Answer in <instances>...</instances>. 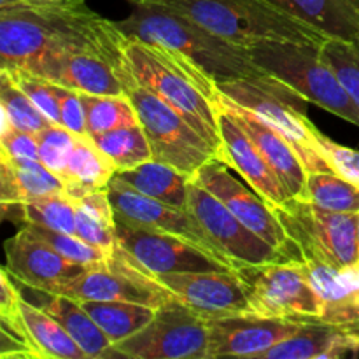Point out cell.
Returning <instances> with one entry per match:
<instances>
[{"label": "cell", "mask_w": 359, "mask_h": 359, "mask_svg": "<svg viewBox=\"0 0 359 359\" xmlns=\"http://www.w3.org/2000/svg\"><path fill=\"white\" fill-rule=\"evenodd\" d=\"M126 41L128 35L116 21L86 4L37 7L21 2L0 7V69L23 67L51 53H91L128 74Z\"/></svg>", "instance_id": "cell-1"}, {"label": "cell", "mask_w": 359, "mask_h": 359, "mask_svg": "<svg viewBox=\"0 0 359 359\" xmlns=\"http://www.w3.org/2000/svg\"><path fill=\"white\" fill-rule=\"evenodd\" d=\"M130 16L116 21L128 37L158 42L165 48L181 53L216 84L245 81L262 88L266 93L290 102L302 111L307 105L309 100H305L300 93L259 67L244 46L226 41L196 25L195 21L163 7L144 2H130Z\"/></svg>", "instance_id": "cell-2"}, {"label": "cell", "mask_w": 359, "mask_h": 359, "mask_svg": "<svg viewBox=\"0 0 359 359\" xmlns=\"http://www.w3.org/2000/svg\"><path fill=\"white\" fill-rule=\"evenodd\" d=\"M126 60L132 76L156 97L174 107L207 142L212 144L224 161L219 133L217 84L181 53L158 42L128 37Z\"/></svg>", "instance_id": "cell-3"}, {"label": "cell", "mask_w": 359, "mask_h": 359, "mask_svg": "<svg viewBox=\"0 0 359 359\" xmlns=\"http://www.w3.org/2000/svg\"><path fill=\"white\" fill-rule=\"evenodd\" d=\"M163 7L226 41L249 48L259 41L323 46L328 37L270 0H126Z\"/></svg>", "instance_id": "cell-4"}, {"label": "cell", "mask_w": 359, "mask_h": 359, "mask_svg": "<svg viewBox=\"0 0 359 359\" xmlns=\"http://www.w3.org/2000/svg\"><path fill=\"white\" fill-rule=\"evenodd\" d=\"M248 49L259 67L300 93L305 100L359 126V107L323 58L321 46L293 41H259Z\"/></svg>", "instance_id": "cell-5"}, {"label": "cell", "mask_w": 359, "mask_h": 359, "mask_svg": "<svg viewBox=\"0 0 359 359\" xmlns=\"http://www.w3.org/2000/svg\"><path fill=\"white\" fill-rule=\"evenodd\" d=\"M272 212L304 259L339 269L359 263L358 214L335 212L297 196L272 207Z\"/></svg>", "instance_id": "cell-6"}, {"label": "cell", "mask_w": 359, "mask_h": 359, "mask_svg": "<svg viewBox=\"0 0 359 359\" xmlns=\"http://www.w3.org/2000/svg\"><path fill=\"white\" fill-rule=\"evenodd\" d=\"M123 84L146 132L154 160L172 165L189 177L212 158L221 160L219 151L212 144L207 142L174 107L137 83L132 72L123 77Z\"/></svg>", "instance_id": "cell-7"}, {"label": "cell", "mask_w": 359, "mask_h": 359, "mask_svg": "<svg viewBox=\"0 0 359 359\" xmlns=\"http://www.w3.org/2000/svg\"><path fill=\"white\" fill-rule=\"evenodd\" d=\"M235 272L255 314L297 323L319 321L321 304L304 258L242 265Z\"/></svg>", "instance_id": "cell-8"}, {"label": "cell", "mask_w": 359, "mask_h": 359, "mask_svg": "<svg viewBox=\"0 0 359 359\" xmlns=\"http://www.w3.org/2000/svg\"><path fill=\"white\" fill-rule=\"evenodd\" d=\"M60 294L79 302H133L156 309L177 300L170 290L140 266L121 245L104 262L84 266L79 276L63 284Z\"/></svg>", "instance_id": "cell-9"}, {"label": "cell", "mask_w": 359, "mask_h": 359, "mask_svg": "<svg viewBox=\"0 0 359 359\" xmlns=\"http://www.w3.org/2000/svg\"><path fill=\"white\" fill-rule=\"evenodd\" d=\"M207 319L174 300L156 311L147 326L112 346V358L128 359H207Z\"/></svg>", "instance_id": "cell-10"}, {"label": "cell", "mask_w": 359, "mask_h": 359, "mask_svg": "<svg viewBox=\"0 0 359 359\" xmlns=\"http://www.w3.org/2000/svg\"><path fill=\"white\" fill-rule=\"evenodd\" d=\"M188 210L233 269L287 259L279 249L245 226L217 196L195 181H189Z\"/></svg>", "instance_id": "cell-11"}, {"label": "cell", "mask_w": 359, "mask_h": 359, "mask_svg": "<svg viewBox=\"0 0 359 359\" xmlns=\"http://www.w3.org/2000/svg\"><path fill=\"white\" fill-rule=\"evenodd\" d=\"M217 90L230 100L248 107L263 121L273 126L280 135L286 137L291 146L297 149L309 174H318V172L333 174L332 167L323 156L318 137L319 130L312 125L302 109L245 81L217 83Z\"/></svg>", "instance_id": "cell-12"}, {"label": "cell", "mask_w": 359, "mask_h": 359, "mask_svg": "<svg viewBox=\"0 0 359 359\" xmlns=\"http://www.w3.org/2000/svg\"><path fill=\"white\" fill-rule=\"evenodd\" d=\"M118 244L153 276L233 270L188 238L151 230L116 217Z\"/></svg>", "instance_id": "cell-13"}, {"label": "cell", "mask_w": 359, "mask_h": 359, "mask_svg": "<svg viewBox=\"0 0 359 359\" xmlns=\"http://www.w3.org/2000/svg\"><path fill=\"white\" fill-rule=\"evenodd\" d=\"M191 181L198 182L207 191L217 196L245 226L279 249L287 259L302 258L298 248L287 237L269 203L255 189L245 188L237 177H233L224 161L212 158L193 174Z\"/></svg>", "instance_id": "cell-14"}, {"label": "cell", "mask_w": 359, "mask_h": 359, "mask_svg": "<svg viewBox=\"0 0 359 359\" xmlns=\"http://www.w3.org/2000/svg\"><path fill=\"white\" fill-rule=\"evenodd\" d=\"M107 189L112 207H114L116 217L128 221V223L139 224V226L151 228V230L165 231V233L188 238L189 242L200 245L203 251H207L214 258L223 262L224 265L233 269L228 263V259L217 251L207 231L203 230L202 224L198 223V219L189 210L177 209V207H172L156 198H151V196L144 195V193L137 191L135 188L123 182L116 175L111 179Z\"/></svg>", "instance_id": "cell-15"}, {"label": "cell", "mask_w": 359, "mask_h": 359, "mask_svg": "<svg viewBox=\"0 0 359 359\" xmlns=\"http://www.w3.org/2000/svg\"><path fill=\"white\" fill-rule=\"evenodd\" d=\"M209 347L207 359H258L263 351L298 332L302 323L265 318L255 312H237L207 319Z\"/></svg>", "instance_id": "cell-16"}, {"label": "cell", "mask_w": 359, "mask_h": 359, "mask_svg": "<svg viewBox=\"0 0 359 359\" xmlns=\"http://www.w3.org/2000/svg\"><path fill=\"white\" fill-rule=\"evenodd\" d=\"M186 307L203 319L251 312L242 280L235 270L216 272H177L154 276Z\"/></svg>", "instance_id": "cell-17"}, {"label": "cell", "mask_w": 359, "mask_h": 359, "mask_svg": "<svg viewBox=\"0 0 359 359\" xmlns=\"http://www.w3.org/2000/svg\"><path fill=\"white\" fill-rule=\"evenodd\" d=\"M6 269L14 279L27 286L60 293L63 284L83 272L84 265H76L63 258L25 224L6 242Z\"/></svg>", "instance_id": "cell-18"}, {"label": "cell", "mask_w": 359, "mask_h": 359, "mask_svg": "<svg viewBox=\"0 0 359 359\" xmlns=\"http://www.w3.org/2000/svg\"><path fill=\"white\" fill-rule=\"evenodd\" d=\"M21 69L79 93L126 95L123 84L126 74L91 53H51L30 60Z\"/></svg>", "instance_id": "cell-19"}, {"label": "cell", "mask_w": 359, "mask_h": 359, "mask_svg": "<svg viewBox=\"0 0 359 359\" xmlns=\"http://www.w3.org/2000/svg\"><path fill=\"white\" fill-rule=\"evenodd\" d=\"M216 105L226 111L248 133L249 139L255 142L262 156L266 160V163L280 179L287 195L297 196V198H307L309 172L290 140L280 135L269 123L263 121L259 116L249 111L248 107L230 100L224 95L219 93Z\"/></svg>", "instance_id": "cell-20"}, {"label": "cell", "mask_w": 359, "mask_h": 359, "mask_svg": "<svg viewBox=\"0 0 359 359\" xmlns=\"http://www.w3.org/2000/svg\"><path fill=\"white\" fill-rule=\"evenodd\" d=\"M217 111H219V133L224 147V163L235 168L248 181V184L269 203L270 209L286 202L290 195L255 142L226 111L219 107Z\"/></svg>", "instance_id": "cell-21"}, {"label": "cell", "mask_w": 359, "mask_h": 359, "mask_svg": "<svg viewBox=\"0 0 359 359\" xmlns=\"http://www.w3.org/2000/svg\"><path fill=\"white\" fill-rule=\"evenodd\" d=\"M359 354V326L302 323L297 333L263 351L258 359H340Z\"/></svg>", "instance_id": "cell-22"}, {"label": "cell", "mask_w": 359, "mask_h": 359, "mask_svg": "<svg viewBox=\"0 0 359 359\" xmlns=\"http://www.w3.org/2000/svg\"><path fill=\"white\" fill-rule=\"evenodd\" d=\"M304 262L321 304L319 321L359 326V263L339 269L309 259Z\"/></svg>", "instance_id": "cell-23"}, {"label": "cell", "mask_w": 359, "mask_h": 359, "mask_svg": "<svg viewBox=\"0 0 359 359\" xmlns=\"http://www.w3.org/2000/svg\"><path fill=\"white\" fill-rule=\"evenodd\" d=\"M14 280L28 293V297H25L20 291L21 297L30 302V304L41 307L49 316H53L70 333V337L79 344V347L88 354V358L111 359L112 342L98 328L97 323L90 318V314L84 311L83 304L79 300L67 297V294L35 290V287L20 283L18 279Z\"/></svg>", "instance_id": "cell-24"}, {"label": "cell", "mask_w": 359, "mask_h": 359, "mask_svg": "<svg viewBox=\"0 0 359 359\" xmlns=\"http://www.w3.org/2000/svg\"><path fill=\"white\" fill-rule=\"evenodd\" d=\"M328 39L359 42V0H270Z\"/></svg>", "instance_id": "cell-25"}, {"label": "cell", "mask_w": 359, "mask_h": 359, "mask_svg": "<svg viewBox=\"0 0 359 359\" xmlns=\"http://www.w3.org/2000/svg\"><path fill=\"white\" fill-rule=\"evenodd\" d=\"M118 174L116 165L105 156L90 135H77L70 160L62 175L65 193L79 200L90 193L105 189Z\"/></svg>", "instance_id": "cell-26"}, {"label": "cell", "mask_w": 359, "mask_h": 359, "mask_svg": "<svg viewBox=\"0 0 359 359\" xmlns=\"http://www.w3.org/2000/svg\"><path fill=\"white\" fill-rule=\"evenodd\" d=\"M65 191L63 181L37 160L0 154V203H18Z\"/></svg>", "instance_id": "cell-27"}, {"label": "cell", "mask_w": 359, "mask_h": 359, "mask_svg": "<svg viewBox=\"0 0 359 359\" xmlns=\"http://www.w3.org/2000/svg\"><path fill=\"white\" fill-rule=\"evenodd\" d=\"M116 177L135 188L137 191L151 196V198H156L160 202L168 203V205L177 207V209L188 210L191 177L172 167V165L161 163L158 160H149L135 168L118 172Z\"/></svg>", "instance_id": "cell-28"}, {"label": "cell", "mask_w": 359, "mask_h": 359, "mask_svg": "<svg viewBox=\"0 0 359 359\" xmlns=\"http://www.w3.org/2000/svg\"><path fill=\"white\" fill-rule=\"evenodd\" d=\"M84 311L97 323L98 328L114 344L123 342L135 335L137 332L149 325L156 316V307L133 302H104L88 300L81 302Z\"/></svg>", "instance_id": "cell-29"}, {"label": "cell", "mask_w": 359, "mask_h": 359, "mask_svg": "<svg viewBox=\"0 0 359 359\" xmlns=\"http://www.w3.org/2000/svg\"><path fill=\"white\" fill-rule=\"evenodd\" d=\"M74 235L107 252H112L118 248L116 212L107 188L76 200V233Z\"/></svg>", "instance_id": "cell-30"}, {"label": "cell", "mask_w": 359, "mask_h": 359, "mask_svg": "<svg viewBox=\"0 0 359 359\" xmlns=\"http://www.w3.org/2000/svg\"><path fill=\"white\" fill-rule=\"evenodd\" d=\"M21 314L42 359H90L53 316L21 297Z\"/></svg>", "instance_id": "cell-31"}, {"label": "cell", "mask_w": 359, "mask_h": 359, "mask_svg": "<svg viewBox=\"0 0 359 359\" xmlns=\"http://www.w3.org/2000/svg\"><path fill=\"white\" fill-rule=\"evenodd\" d=\"M91 139L98 149L116 165L118 172L130 170L146 161L154 160L151 144L140 123L93 135Z\"/></svg>", "instance_id": "cell-32"}, {"label": "cell", "mask_w": 359, "mask_h": 359, "mask_svg": "<svg viewBox=\"0 0 359 359\" xmlns=\"http://www.w3.org/2000/svg\"><path fill=\"white\" fill-rule=\"evenodd\" d=\"M81 98L90 137L139 123V116L128 95L81 93Z\"/></svg>", "instance_id": "cell-33"}, {"label": "cell", "mask_w": 359, "mask_h": 359, "mask_svg": "<svg viewBox=\"0 0 359 359\" xmlns=\"http://www.w3.org/2000/svg\"><path fill=\"white\" fill-rule=\"evenodd\" d=\"M25 224H37L62 233H76V200L65 191L23 202Z\"/></svg>", "instance_id": "cell-34"}, {"label": "cell", "mask_w": 359, "mask_h": 359, "mask_svg": "<svg viewBox=\"0 0 359 359\" xmlns=\"http://www.w3.org/2000/svg\"><path fill=\"white\" fill-rule=\"evenodd\" d=\"M0 111L14 128L35 135L46 126L53 125L4 69H0Z\"/></svg>", "instance_id": "cell-35"}, {"label": "cell", "mask_w": 359, "mask_h": 359, "mask_svg": "<svg viewBox=\"0 0 359 359\" xmlns=\"http://www.w3.org/2000/svg\"><path fill=\"white\" fill-rule=\"evenodd\" d=\"M335 212H359V188L337 174L318 172L307 177V198Z\"/></svg>", "instance_id": "cell-36"}, {"label": "cell", "mask_w": 359, "mask_h": 359, "mask_svg": "<svg viewBox=\"0 0 359 359\" xmlns=\"http://www.w3.org/2000/svg\"><path fill=\"white\" fill-rule=\"evenodd\" d=\"M323 58L337 74L347 95L359 107V44L358 42L326 39L321 46Z\"/></svg>", "instance_id": "cell-37"}, {"label": "cell", "mask_w": 359, "mask_h": 359, "mask_svg": "<svg viewBox=\"0 0 359 359\" xmlns=\"http://www.w3.org/2000/svg\"><path fill=\"white\" fill-rule=\"evenodd\" d=\"M35 235H39L41 238H44L53 249L60 252L65 259L76 263V265H95V263H100L104 259L109 258L111 252L104 251V249L97 248V245L90 244V242L83 241L77 235L70 233H62V231L49 230V228L37 226V224H27Z\"/></svg>", "instance_id": "cell-38"}, {"label": "cell", "mask_w": 359, "mask_h": 359, "mask_svg": "<svg viewBox=\"0 0 359 359\" xmlns=\"http://www.w3.org/2000/svg\"><path fill=\"white\" fill-rule=\"evenodd\" d=\"M39 161L62 179L70 160L77 135L62 125H49L37 133Z\"/></svg>", "instance_id": "cell-39"}, {"label": "cell", "mask_w": 359, "mask_h": 359, "mask_svg": "<svg viewBox=\"0 0 359 359\" xmlns=\"http://www.w3.org/2000/svg\"><path fill=\"white\" fill-rule=\"evenodd\" d=\"M9 72L11 79L28 95L35 107L48 118L49 123L53 125H60V105L53 91V83L48 79L35 76V74L28 72L27 69H4Z\"/></svg>", "instance_id": "cell-40"}, {"label": "cell", "mask_w": 359, "mask_h": 359, "mask_svg": "<svg viewBox=\"0 0 359 359\" xmlns=\"http://www.w3.org/2000/svg\"><path fill=\"white\" fill-rule=\"evenodd\" d=\"M319 144H321L323 156L332 167L333 174L340 175L342 179L349 181L351 184L359 188V151L353 147L342 146L330 137L319 132Z\"/></svg>", "instance_id": "cell-41"}, {"label": "cell", "mask_w": 359, "mask_h": 359, "mask_svg": "<svg viewBox=\"0 0 359 359\" xmlns=\"http://www.w3.org/2000/svg\"><path fill=\"white\" fill-rule=\"evenodd\" d=\"M0 154H6L11 160H37L39 140L35 133L14 128L6 116H2L0 130Z\"/></svg>", "instance_id": "cell-42"}, {"label": "cell", "mask_w": 359, "mask_h": 359, "mask_svg": "<svg viewBox=\"0 0 359 359\" xmlns=\"http://www.w3.org/2000/svg\"><path fill=\"white\" fill-rule=\"evenodd\" d=\"M53 91L60 105V125L69 128L76 135H88L86 114L79 91L55 83H53Z\"/></svg>", "instance_id": "cell-43"}, {"label": "cell", "mask_w": 359, "mask_h": 359, "mask_svg": "<svg viewBox=\"0 0 359 359\" xmlns=\"http://www.w3.org/2000/svg\"><path fill=\"white\" fill-rule=\"evenodd\" d=\"M0 358L7 359V358H37L39 356L37 351L34 349L32 346H28L25 340L18 339V337L11 335V333L4 332L0 330Z\"/></svg>", "instance_id": "cell-44"}, {"label": "cell", "mask_w": 359, "mask_h": 359, "mask_svg": "<svg viewBox=\"0 0 359 359\" xmlns=\"http://www.w3.org/2000/svg\"><path fill=\"white\" fill-rule=\"evenodd\" d=\"M23 2L37 7H70L86 4V0H23Z\"/></svg>", "instance_id": "cell-45"}, {"label": "cell", "mask_w": 359, "mask_h": 359, "mask_svg": "<svg viewBox=\"0 0 359 359\" xmlns=\"http://www.w3.org/2000/svg\"><path fill=\"white\" fill-rule=\"evenodd\" d=\"M23 0H0V7H7V6H14V4H21Z\"/></svg>", "instance_id": "cell-46"}, {"label": "cell", "mask_w": 359, "mask_h": 359, "mask_svg": "<svg viewBox=\"0 0 359 359\" xmlns=\"http://www.w3.org/2000/svg\"><path fill=\"white\" fill-rule=\"evenodd\" d=\"M358 251H359V212H358Z\"/></svg>", "instance_id": "cell-47"}, {"label": "cell", "mask_w": 359, "mask_h": 359, "mask_svg": "<svg viewBox=\"0 0 359 359\" xmlns=\"http://www.w3.org/2000/svg\"><path fill=\"white\" fill-rule=\"evenodd\" d=\"M358 44H359V42H358Z\"/></svg>", "instance_id": "cell-48"}]
</instances>
